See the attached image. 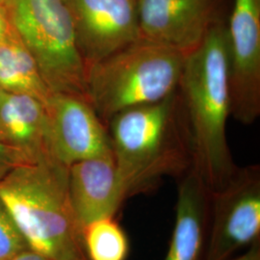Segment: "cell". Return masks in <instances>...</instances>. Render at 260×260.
<instances>
[{
    "instance_id": "6da1fadb",
    "label": "cell",
    "mask_w": 260,
    "mask_h": 260,
    "mask_svg": "<svg viewBox=\"0 0 260 260\" xmlns=\"http://www.w3.org/2000/svg\"><path fill=\"white\" fill-rule=\"evenodd\" d=\"M178 92L192 149V168L209 195L231 181L238 166L226 138L231 117L226 24L218 20L203 44L186 55Z\"/></svg>"
},
{
    "instance_id": "7a4b0ae2",
    "label": "cell",
    "mask_w": 260,
    "mask_h": 260,
    "mask_svg": "<svg viewBox=\"0 0 260 260\" xmlns=\"http://www.w3.org/2000/svg\"><path fill=\"white\" fill-rule=\"evenodd\" d=\"M107 128L126 200L156 189L164 177H181L192 168L178 89L160 102L117 114Z\"/></svg>"
},
{
    "instance_id": "3957f363",
    "label": "cell",
    "mask_w": 260,
    "mask_h": 260,
    "mask_svg": "<svg viewBox=\"0 0 260 260\" xmlns=\"http://www.w3.org/2000/svg\"><path fill=\"white\" fill-rule=\"evenodd\" d=\"M68 173L52 158L19 165L0 180V203L31 251L51 260H87L70 204Z\"/></svg>"
},
{
    "instance_id": "277c9868",
    "label": "cell",
    "mask_w": 260,
    "mask_h": 260,
    "mask_svg": "<svg viewBox=\"0 0 260 260\" xmlns=\"http://www.w3.org/2000/svg\"><path fill=\"white\" fill-rule=\"evenodd\" d=\"M186 55L137 40L87 70V98L107 126L114 116L157 103L178 89Z\"/></svg>"
},
{
    "instance_id": "5b68a950",
    "label": "cell",
    "mask_w": 260,
    "mask_h": 260,
    "mask_svg": "<svg viewBox=\"0 0 260 260\" xmlns=\"http://www.w3.org/2000/svg\"><path fill=\"white\" fill-rule=\"evenodd\" d=\"M4 7L50 91L88 101L86 67L64 0H7Z\"/></svg>"
},
{
    "instance_id": "8992f818",
    "label": "cell",
    "mask_w": 260,
    "mask_h": 260,
    "mask_svg": "<svg viewBox=\"0 0 260 260\" xmlns=\"http://www.w3.org/2000/svg\"><path fill=\"white\" fill-rule=\"evenodd\" d=\"M209 198L205 260H230L235 252L259 241L258 165L238 167L228 185Z\"/></svg>"
},
{
    "instance_id": "52a82bcc",
    "label": "cell",
    "mask_w": 260,
    "mask_h": 260,
    "mask_svg": "<svg viewBox=\"0 0 260 260\" xmlns=\"http://www.w3.org/2000/svg\"><path fill=\"white\" fill-rule=\"evenodd\" d=\"M226 55L231 117L249 125L260 115V0H234Z\"/></svg>"
},
{
    "instance_id": "ba28073f",
    "label": "cell",
    "mask_w": 260,
    "mask_h": 260,
    "mask_svg": "<svg viewBox=\"0 0 260 260\" xmlns=\"http://www.w3.org/2000/svg\"><path fill=\"white\" fill-rule=\"evenodd\" d=\"M50 156L61 165L113 155L107 126L86 99L52 93L46 104Z\"/></svg>"
},
{
    "instance_id": "9c48e42d",
    "label": "cell",
    "mask_w": 260,
    "mask_h": 260,
    "mask_svg": "<svg viewBox=\"0 0 260 260\" xmlns=\"http://www.w3.org/2000/svg\"><path fill=\"white\" fill-rule=\"evenodd\" d=\"M86 72L139 40L137 0H64Z\"/></svg>"
},
{
    "instance_id": "30bf717a",
    "label": "cell",
    "mask_w": 260,
    "mask_h": 260,
    "mask_svg": "<svg viewBox=\"0 0 260 260\" xmlns=\"http://www.w3.org/2000/svg\"><path fill=\"white\" fill-rule=\"evenodd\" d=\"M139 39L188 55L218 20V0H137Z\"/></svg>"
},
{
    "instance_id": "8fae6325",
    "label": "cell",
    "mask_w": 260,
    "mask_h": 260,
    "mask_svg": "<svg viewBox=\"0 0 260 260\" xmlns=\"http://www.w3.org/2000/svg\"><path fill=\"white\" fill-rule=\"evenodd\" d=\"M68 191L80 232L89 223L113 218L126 200L113 155L87 159L70 166Z\"/></svg>"
},
{
    "instance_id": "7c38bea8",
    "label": "cell",
    "mask_w": 260,
    "mask_h": 260,
    "mask_svg": "<svg viewBox=\"0 0 260 260\" xmlns=\"http://www.w3.org/2000/svg\"><path fill=\"white\" fill-rule=\"evenodd\" d=\"M0 142L26 163L52 158L46 105L29 94L0 90Z\"/></svg>"
},
{
    "instance_id": "4fadbf2b",
    "label": "cell",
    "mask_w": 260,
    "mask_h": 260,
    "mask_svg": "<svg viewBox=\"0 0 260 260\" xmlns=\"http://www.w3.org/2000/svg\"><path fill=\"white\" fill-rule=\"evenodd\" d=\"M179 178L175 225L164 260H205L209 194L192 170Z\"/></svg>"
},
{
    "instance_id": "5bb4252c",
    "label": "cell",
    "mask_w": 260,
    "mask_h": 260,
    "mask_svg": "<svg viewBox=\"0 0 260 260\" xmlns=\"http://www.w3.org/2000/svg\"><path fill=\"white\" fill-rule=\"evenodd\" d=\"M0 90L29 94L45 105L52 94L34 58L12 26L0 41Z\"/></svg>"
},
{
    "instance_id": "9a60e30c",
    "label": "cell",
    "mask_w": 260,
    "mask_h": 260,
    "mask_svg": "<svg viewBox=\"0 0 260 260\" xmlns=\"http://www.w3.org/2000/svg\"><path fill=\"white\" fill-rule=\"evenodd\" d=\"M81 237L87 260H125L127 256L126 234L113 218L89 223Z\"/></svg>"
},
{
    "instance_id": "2e32d148",
    "label": "cell",
    "mask_w": 260,
    "mask_h": 260,
    "mask_svg": "<svg viewBox=\"0 0 260 260\" xmlns=\"http://www.w3.org/2000/svg\"><path fill=\"white\" fill-rule=\"evenodd\" d=\"M28 249L17 223L0 203V260H12Z\"/></svg>"
},
{
    "instance_id": "e0dca14e",
    "label": "cell",
    "mask_w": 260,
    "mask_h": 260,
    "mask_svg": "<svg viewBox=\"0 0 260 260\" xmlns=\"http://www.w3.org/2000/svg\"><path fill=\"white\" fill-rule=\"evenodd\" d=\"M26 163L17 151L0 142V180L19 165Z\"/></svg>"
},
{
    "instance_id": "ac0fdd59",
    "label": "cell",
    "mask_w": 260,
    "mask_h": 260,
    "mask_svg": "<svg viewBox=\"0 0 260 260\" xmlns=\"http://www.w3.org/2000/svg\"><path fill=\"white\" fill-rule=\"evenodd\" d=\"M233 260H260L259 241L253 243L244 253Z\"/></svg>"
},
{
    "instance_id": "d6986e66",
    "label": "cell",
    "mask_w": 260,
    "mask_h": 260,
    "mask_svg": "<svg viewBox=\"0 0 260 260\" xmlns=\"http://www.w3.org/2000/svg\"><path fill=\"white\" fill-rule=\"evenodd\" d=\"M11 24L6 14V10L3 5H0V41L9 31Z\"/></svg>"
},
{
    "instance_id": "ffe728a7",
    "label": "cell",
    "mask_w": 260,
    "mask_h": 260,
    "mask_svg": "<svg viewBox=\"0 0 260 260\" xmlns=\"http://www.w3.org/2000/svg\"><path fill=\"white\" fill-rule=\"evenodd\" d=\"M12 260H51L47 258L46 256L39 254L35 251H31L30 249H28L26 251L20 252L19 255H17L16 257H14Z\"/></svg>"
},
{
    "instance_id": "44dd1931",
    "label": "cell",
    "mask_w": 260,
    "mask_h": 260,
    "mask_svg": "<svg viewBox=\"0 0 260 260\" xmlns=\"http://www.w3.org/2000/svg\"><path fill=\"white\" fill-rule=\"evenodd\" d=\"M6 1H7V0H0V5H3V6H4V4H5Z\"/></svg>"
}]
</instances>
